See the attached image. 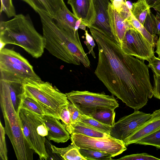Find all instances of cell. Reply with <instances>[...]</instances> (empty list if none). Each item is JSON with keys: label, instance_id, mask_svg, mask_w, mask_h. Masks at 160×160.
Returning <instances> with one entry per match:
<instances>
[{"label": "cell", "instance_id": "14", "mask_svg": "<svg viewBox=\"0 0 160 160\" xmlns=\"http://www.w3.org/2000/svg\"><path fill=\"white\" fill-rule=\"evenodd\" d=\"M40 119L48 129V134L46 137L48 140L59 143L65 142L70 139V133L59 120L46 115Z\"/></svg>", "mask_w": 160, "mask_h": 160}, {"label": "cell", "instance_id": "17", "mask_svg": "<svg viewBox=\"0 0 160 160\" xmlns=\"http://www.w3.org/2000/svg\"><path fill=\"white\" fill-rule=\"evenodd\" d=\"M36 12L41 11L54 19L59 10L65 4L63 0H22Z\"/></svg>", "mask_w": 160, "mask_h": 160}, {"label": "cell", "instance_id": "27", "mask_svg": "<svg viewBox=\"0 0 160 160\" xmlns=\"http://www.w3.org/2000/svg\"><path fill=\"white\" fill-rule=\"evenodd\" d=\"M134 28L139 32L154 47L156 45L157 36L151 35L145 28L143 25L138 21L132 13L131 17L128 20Z\"/></svg>", "mask_w": 160, "mask_h": 160}, {"label": "cell", "instance_id": "34", "mask_svg": "<svg viewBox=\"0 0 160 160\" xmlns=\"http://www.w3.org/2000/svg\"><path fill=\"white\" fill-rule=\"evenodd\" d=\"M68 104L63 108L59 115L60 119L62 120L66 128L71 125L70 114L68 108Z\"/></svg>", "mask_w": 160, "mask_h": 160}, {"label": "cell", "instance_id": "12", "mask_svg": "<svg viewBox=\"0 0 160 160\" xmlns=\"http://www.w3.org/2000/svg\"><path fill=\"white\" fill-rule=\"evenodd\" d=\"M92 1L95 12V17L89 28H93L107 35L116 41L110 24L108 11L110 2L109 0Z\"/></svg>", "mask_w": 160, "mask_h": 160}, {"label": "cell", "instance_id": "5", "mask_svg": "<svg viewBox=\"0 0 160 160\" xmlns=\"http://www.w3.org/2000/svg\"><path fill=\"white\" fill-rule=\"evenodd\" d=\"M23 94L36 101L44 111L46 116L60 119V112L69 102L65 93L55 86L41 80L25 79L22 82Z\"/></svg>", "mask_w": 160, "mask_h": 160}, {"label": "cell", "instance_id": "21", "mask_svg": "<svg viewBox=\"0 0 160 160\" xmlns=\"http://www.w3.org/2000/svg\"><path fill=\"white\" fill-rule=\"evenodd\" d=\"M7 81L10 97L14 108L18 113L23 94L22 83Z\"/></svg>", "mask_w": 160, "mask_h": 160}, {"label": "cell", "instance_id": "8", "mask_svg": "<svg viewBox=\"0 0 160 160\" xmlns=\"http://www.w3.org/2000/svg\"><path fill=\"white\" fill-rule=\"evenodd\" d=\"M18 114L23 133L30 148L38 154L40 160L48 159L46 138L38 133V126L42 123L40 118L22 108H20Z\"/></svg>", "mask_w": 160, "mask_h": 160}, {"label": "cell", "instance_id": "6", "mask_svg": "<svg viewBox=\"0 0 160 160\" xmlns=\"http://www.w3.org/2000/svg\"><path fill=\"white\" fill-rule=\"evenodd\" d=\"M0 79L22 83L26 79L41 80L32 66L19 53L7 48L0 50Z\"/></svg>", "mask_w": 160, "mask_h": 160}, {"label": "cell", "instance_id": "33", "mask_svg": "<svg viewBox=\"0 0 160 160\" xmlns=\"http://www.w3.org/2000/svg\"><path fill=\"white\" fill-rule=\"evenodd\" d=\"M68 108L70 114L71 125L74 124L79 121L82 114L78 108L70 102L68 104Z\"/></svg>", "mask_w": 160, "mask_h": 160}, {"label": "cell", "instance_id": "28", "mask_svg": "<svg viewBox=\"0 0 160 160\" xmlns=\"http://www.w3.org/2000/svg\"><path fill=\"white\" fill-rule=\"evenodd\" d=\"M80 121L94 129L110 135L111 127L103 124L91 117L82 115Z\"/></svg>", "mask_w": 160, "mask_h": 160}, {"label": "cell", "instance_id": "24", "mask_svg": "<svg viewBox=\"0 0 160 160\" xmlns=\"http://www.w3.org/2000/svg\"><path fill=\"white\" fill-rule=\"evenodd\" d=\"M131 12L134 17L143 25L150 8L145 0H138L132 3Z\"/></svg>", "mask_w": 160, "mask_h": 160}, {"label": "cell", "instance_id": "11", "mask_svg": "<svg viewBox=\"0 0 160 160\" xmlns=\"http://www.w3.org/2000/svg\"><path fill=\"white\" fill-rule=\"evenodd\" d=\"M152 114L134 111L132 113L121 118L111 127L110 135L123 142L134 131L151 117Z\"/></svg>", "mask_w": 160, "mask_h": 160}, {"label": "cell", "instance_id": "37", "mask_svg": "<svg viewBox=\"0 0 160 160\" xmlns=\"http://www.w3.org/2000/svg\"><path fill=\"white\" fill-rule=\"evenodd\" d=\"M154 80L153 87V95L154 97L160 100V76L153 74Z\"/></svg>", "mask_w": 160, "mask_h": 160}, {"label": "cell", "instance_id": "1", "mask_svg": "<svg viewBox=\"0 0 160 160\" xmlns=\"http://www.w3.org/2000/svg\"><path fill=\"white\" fill-rule=\"evenodd\" d=\"M89 29L98 50L94 74L112 95L138 111L153 96L148 65L144 61L125 54L110 37Z\"/></svg>", "mask_w": 160, "mask_h": 160}, {"label": "cell", "instance_id": "32", "mask_svg": "<svg viewBox=\"0 0 160 160\" xmlns=\"http://www.w3.org/2000/svg\"><path fill=\"white\" fill-rule=\"evenodd\" d=\"M118 160H160L157 158L145 153H137L124 156Z\"/></svg>", "mask_w": 160, "mask_h": 160}, {"label": "cell", "instance_id": "23", "mask_svg": "<svg viewBox=\"0 0 160 160\" xmlns=\"http://www.w3.org/2000/svg\"><path fill=\"white\" fill-rule=\"evenodd\" d=\"M147 30L152 35H160V13L157 12L156 16L150 10L148 12L143 24Z\"/></svg>", "mask_w": 160, "mask_h": 160}, {"label": "cell", "instance_id": "26", "mask_svg": "<svg viewBox=\"0 0 160 160\" xmlns=\"http://www.w3.org/2000/svg\"><path fill=\"white\" fill-rule=\"evenodd\" d=\"M79 151L81 155L86 160H111L112 156L105 152L96 150L79 148Z\"/></svg>", "mask_w": 160, "mask_h": 160}, {"label": "cell", "instance_id": "15", "mask_svg": "<svg viewBox=\"0 0 160 160\" xmlns=\"http://www.w3.org/2000/svg\"><path fill=\"white\" fill-rule=\"evenodd\" d=\"M68 3L76 18L81 19V23L89 28L95 17L92 0H68Z\"/></svg>", "mask_w": 160, "mask_h": 160}, {"label": "cell", "instance_id": "4", "mask_svg": "<svg viewBox=\"0 0 160 160\" xmlns=\"http://www.w3.org/2000/svg\"><path fill=\"white\" fill-rule=\"evenodd\" d=\"M0 102L6 134L8 136L18 160H32L34 152L23 133L18 114L15 111L9 92L8 82L0 81Z\"/></svg>", "mask_w": 160, "mask_h": 160}, {"label": "cell", "instance_id": "31", "mask_svg": "<svg viewBox=\"0 0 160 160\" xmlns=\"http://www.w3.org/2000/svg\"><path fill=\"white\" fill-rule=\"evenodd\" d=\"M0 157L2 160H8L7 149L5 141L4 128L0 122Z\"/></svg>", "mask_w": 160, "mask_h": 160}, {"label": "cell", "instance_id": "9", "mask_svg": "<svg viewBox=\"0 0 160 160\" xmlns=\"http://www.w3.org/2000/svg\"><path fill=\"white\" fill-rule=\"evenodd\" d=\"M70 139L78 148H85L105 152L114 157L127 149L123 142L111 135L104 138H95L77 133L72 134Z\"/></svg>", "mask_w": 160, "mask_h": 160}, {"label": "cell", "instance_id": "2", "mask_svg": "<svg viewBox=\"0 0 160 160\" xmlns=\"http://www.w3.org/2000/svg\"><path fill=\"white\" fill-rule=\"evenodd\" d=\"M41 21L46 48L51 54L66 63L82 64L86 68L91 65L79 34L73 35L60 28L54 19L45 12L38 11Z\"/></svg>", "mask_w": 160, "mask_h": 160}, {"label": "cell", "instance_id": "30", "mask_svg": "<svg viewBox=\"0 0 160 160\" xmlns=\"http://www.w3.org/2000/svg\"><path fill=\"white\" fill-rule=\"evenodd\" d=\"M0 13H4L8 18L14 17L16 14L12 0H1Z\"/></svg>", "mask_w": 160, "mask_h": 160}, {"label": "cell", "instance_id": "3", "mask_svg": "<svg viewBox=\"0 0 160 160\" xmlns=\"http://www.w3.org/2000/svg\"><path fill=\"white\" fill-rule=\"evenodd\" d=\"M0 42L22 48L32 57L38 58L45 48L43 36L35 28L28 14H16L0 22Z\"/></svg>", "mask_w": 160, "mask_h": 160}, {"label": "cell", "instance_id": "36", "mask_svg": "<svg viewBox=\"0 0 160 160\" xmlns=\"http://www.w3.org/2000/svg\"><path fill=\"white\" fill-rule=\"evenodd\" d=\"M148 66L155 74L160 76V58L154 56L149 61Z\"/></svg>", "mask_w": 160, "mask_h": 160}, {"label": "cell", "instance_id": "39", "mask_svg": "<svg viewBox=\"0 0 160 160\" xmlns=\"http://www.w3.org/2000/svg\"><path fill=\"white\" fill-rule=\"evenodd\" d=\"M159 36V38L157 40L156 43V50L155 52L158 55V58H160V35Z\"/></svg>", "mask_w": 160, "mask_h": 160}, {"label": "cell", "instance_id": "10", "mask_svg": "<svg viewBox=\"0 0 160 160\" xmlns=\"http://www.w3.org/2000/svg\"><path fill=\"white\" fill-rule=\"evenodd\" d=\"M125 54L149 62L154 56V47L134 28L126 32L120 45Z\"/></svg>", "mask_w": 160, "mask_h": 160}, {"label": "cell", "instance_id": "20", "mask_svg": "<svg viewBox=\"0 0 160 160\" xmlns=\"http://www.w3.org/2000/svg\"><path fill=\"white\" fill-rule=\"evenodd\" d=\"M66 129L70 134H79L95 138H104L110 135L94 129L80 121Z\"/></svg>", "mask_w": 160, "mask_h": 160}, {"label": "cell", "instance_id": "7", "mask_svg": "<svg viewBox=\"0 0 160 160\" xmlns=\"http://www.w3.org/2000/svg\"><path fill=\"white\" fill-rule=\"evenodd\" d=\"M68 100L82 115L89 116L98 109L108 108L115 110L119 104L113 96L104 92L96 93L88 91H72L65 93Z\"/></svg>", "mask_w": 160, "mask_h": 160}, {"label": "cell", "instance_id": "40", "mask_svg": "<svg viewBox=\"0 0 160 160\" xmlns=\"http://www.w3.org/2000/svg\"><path fill=\"white\" fill-rule=\"evenodd\" d=\"M146 2L150 8H152V6L160 0H145Z\"/></svg>", "mask_w": 160, "mask_h": 160}, {"label": "cell", "instance_id": "13", "mask_svg": "<svg viewBox=\"0 0 160 160\" xmlns=\"http://www.w3.org/2000/svg\"><path fill=\"white\" fill-rule=\"evenodd\" d=\"M160 129V109H159L154 111L151 118L134 131L123 142L126 146L135 144L140 139Z\"/></svg>", "mask_w": 160, "mask_h": 160}, {"label": "cell", "instance_id": "41", "mask_svg": "<svg viewBox=\"0 0 160 160\" xmlns=\"http://www.w3.org/2000/svg\"><path fill=\"white\" fill-rule=\"evenodd\" d=\"M82 23V19H78L76 22L75 24V29L76 31H78V28H79V26L80 24Z\"/></svg>", "mask_w": 160, "mask_h": 160}, {"label": "cell", "instance_id": "29", "mask_svg": "<svg viewBox=\"0 0 160 160\" xmlns=\"http://www.w3.org/2000/svg\"><path fill=\"white\" fill-rule=\"evenodd\" d=\"M135 144L152 146L160 149V129L140 139Z\"/></svg>", "mask_w": 160, "mask_h": 160}, {"label": "cell", "instance_id": "22", "mask_svg": "<svg viewBox=\"0 0 160 160\" xmlns=\"http://www.w3.org/2000/svg\"><path fill=\"white\" fill-rule=\"evenodd\" d=\"M89 116L100 122L109 126H113L115 122V112L114 110L108 108L97 109Z\"/></svg>", "mask_w": 160, "mask_h": 160}, {"label": "cell", "instance_id": "38", "mask_svg": "<svg viewBox=\"0 0 160 160\" xmlns=\"http://www.w3.org/2000/svg\"><path fill=\"white\" fill-rule=\"evenodd\" d=\"M110 1L113 7L118 12L127 1L126 0H110Z\"/></svg>", "mask_w": 160, "mask_h": 160}, {"label": "cell", "instance_id": "19", "mask_svg": "<svg viewBox=\"0 0 160 160\" xmlns=\"http://www.w3.org/2000/svg\"><path fill=\"white\" fill-rule=\"evenodd\" d=\"M52 152L60 159L65 160H86L80 154L79 148L73 143H71L68 147L58 148L51 145Z\"/></svg>", "mask_w": 160, "mask_h": 160}, {"label": "cell", "instance_id": "35", "mask_svg": "<svg viewBox=\"0 0 160 160\" xmlns=\"http://www.w3.org/2000/svg\"><path fill=\"white\" fill-rule=\"evenodd\" d=\"M85 31L84 35L85 36V40L84 41V42L88 48L89 53H91L93 57L95 58V55L93 51V49L95 46L94 39L93 37L88 33L87 30H86Z\"/></svg>", "mask_w": 160, "mask_h": 160}, {"label": "cell", "instance_id": "42", "mask_svg": "<svg viewBox=\"0 0 160 160\" xmlns=\"http://www.w3.org/2000/svg\"><path fill=\"white\" fill-rule=\"evenodd\" d=\"M126 3L128 7L131 11L132 8V4L131 2L128 1H126Z\"/></svg>", "mask_w": 160, "mask_h": 160}, {"label": "cell", "instance_id": "18", "mask_svg": "<svg viewBox=\"0 0 160 160\" xmlns=\"http://www.w3.org/2000/svg\"><path fill=\"white\" fill-rule=\"evenodd\" d=\"M53 19L61 28L69 33L78 35V31L75 29V24L78 19L65 4L59 10Z\"/></svg>", "mask_w": 160, "mask_h": 160}, {"label": "cell", "instance_id": "43", "mask_svg": "<svg viewBox=\"0 0 160 160\" xmlns=\"http://www.w3.org/2000/svg\"><path fill=\"white\" fill-rule=\"evenodd\" d=\"M86 27L87 26L86 25L81 23L80 24V25L79 26V28L81 29H82L84 30V31H85L86 30Z\"/></svg>", "mask_w": 160, "mask_h": 160}, {"label": "cell", "instance_id": "25", "mask_svg": "<svg viewBox=\"0 0 160 160\" xmlns=\"http://www.w3.org/2000/svg\"><path fill=\"white\" fill-rule=\"evenodd\" d=\"M20 108L30 111L40 118L46 115L43 109L36 101L31 98L25 96L23 94Z\"/></svg>", "mask_w": 160, "mask_h": 160}, {"label": "cell", "instance_id": "16", "mask_svg": "<svg viewBox=\"0 0 160 160\" xmlns=\"http://www.w3.org/2000/svg\"><path fill=\"white\" fill-rule=\"evenodd\" d=\"M108 11L112 34L116 42L121 45L126 32L134 27L128 20L125 19L117 12L110 2Z\"/></svg>", "mask_w": 160, "mask_h": 160}]
</instances>
